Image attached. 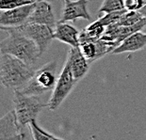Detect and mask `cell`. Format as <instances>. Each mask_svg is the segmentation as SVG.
Here are the masks:
<instances>
[{"label":"cell","mask_w":146,"mask_h":140,"mask_svg":"<svg viewBox=\"0 0 146 140\" xmlns=\"http://www.w3.org/2000/svg\"><path fill=\"white\" fill-rule=\"evenodd\" d=\"M35 2L11 10H2L0 13V26L6 27H18L25 24L33 11Z\"/></svg>","instance_id":"cell-8"},{"label":"cell","mask_w":146,"mask_h":140,"mask_svg":"<svg viewBox=\"0 0 146 140\" xmlns=\"http://www.w3.org/2000/svg\"><path fill=\"white\" fill-rule=\"evenodd\" d=\"M79 47L82 54L91 63L99 59L98 39L97 40H83L79 42Z\"/></svg>","instance_id":"cell-14"},{"label":"cell","mask_w":146,"mask_h":140,"mask_svg":"<svg viewBox=\"0 0 146 140\" xmlns=\"http://www.w3.org/2000/svg\"><path fill=\"white\" fill-rule=\"evenodd\" d=\"M126 10L123 0H104L99 9V13H110L113 11Z\"/></svg>","instance_id":"cell-17"},{"label":"cell","mask_w":146,"mask_h":140,"mask_svg":"<svg viewBox=\"0 0 146 140\" xmlns=\"http://www.w3.org/2000/svg\"><path fill=\"white\" fill-rule=\"evenodd\" d=\"M126 11L127 10H123V11H119L110 12V13H105L103 17H100L96 21H97L98 23H100L101 24H103V26H110V24L117 23Z\"/></svg>","instance_id":"cell-18"},{"label":"cell","mask_w":146,"mask_h":140,"mask_svg":"<svg viewBox=\"0 0 146 140\" xmlns=\"http://www.w3.org/2000/svg\"><path fill=\"white\" fill-rule=\"evenodd\" d=\"M66 61L69 63L74 78L77 81L81 80L88 73L91 62L82 54L79 46L71 47Z\"/></svg>","instance_id":"cell-11"},{"label":"cell","mask_w":146,"mask_h":140,"mask_svg":"<svg viewBox=\"0 0 146 140\" xmlns=\"http://www.w3.org/2000/svg\"><path fill=\"white\" fill-rule=\"evenodd\" d=\"M57 81V62L50 61L36 71L34 76L21 91L26 94L40 96L54 88Z\"/></svg>","instance_id":"cell-4"},{"label":"cell","mask_w":146,"mask_h":140,"mask_svg":"<svg viewBox=\"0 0 146 140\" xmlns=\"http://www.w3.org/2000/svg\"><path fill=\"white\" fill-rule=\"evenodd\" d=\"M49 2L50 1H36L35 7L27 23L47 24L55 27L58 22L56 21L54 11Z\"/></svg>","instance_id":"cell-10"},{"label":"cell","mask_w":146,"mask_h":140,"mask_svg":"<svg viewBox=\"0 0 146 140\" xmlns=\"http://www.w3.org/2000/svg\"><path fill=\"white\" fill-rule=\"evenodd\" d=\"M13 105L18 121L23 128H27L33 120H36L43 108L48 107V104L42 102L39 96L26 94L19 89L13 92Z\"/></svg>","instance_id":"cell-3"},{"label":"cell","mask_w":146,"mask_h":140,"mask_svg":"<svg viewBox=\"0 0 146 140\" xmlns=\"http://www.w3.org/2000/svg\"><path fill=\"white\" fill-rule=\"evenodd\" d=\"M1 29L8 33L7 38L3 40L0 44L1 55H14L26 63L34 66L42 57L36 42L15 27L1 26Z\"/></svg>","instance_id":"cell-1"},{"label":"cell","mask_w":146,"mask_h":140,"mask_svg":"<svg viewBox=\"0 0 146 140\" xmlns=\"http://www.w3.org/2000/svg\"><path fill=\"white\" fill-rule=\"evenodd\" d=\"M34 0H1L0 1V9L2 10H11L25 5L32 4Z\"/></svg>","instance_id":"cell-19"},{"label":"cell","mask_w":146,"mask_h":140,"mask_svg":"<svg viewBox=\"0 0 146 140\" xmlns=\"http://www.w3.org/2000/svg\"><path fill=\"white\" fill-rule=\"evenodd\" d=\"M146 47V33L138 32L133 33L132 35L123 40L118 47L113 50L112 54L118 55L123 53H133L139 51Z\"/></svg>","instance_id":"cell-13"},{"label":"cell","mask_w":146,"mask_h":140,"mask_svg":"<svg viewBox=\"0 0 146 140\" xmlns=\"http://www.w3.org/2000/svg\"><path fill=\"white\" fill-rule=\"evenodd\" d=\"M88 0H65L60 22H74L76 19L92 20L88 9Z\"/></svg>","instance_id":"cell-9"},{"label":"cell","mask_w":146,"mask_h":140,"mask_svg":"<svg viewBox=\"0 0 146 140\" xmlns=\"http://www.w3.org/2000/svg\"><path fill=\"white\" fill-rule=\"evenodd\" d=\"M29 138L27 135V128H23L19 121L15 111L8 112L0 120V140H23Z\"/></svg>","instance_id":"cell-7"},{"label":"cell","mask_w":146,"mask_h":140,"mask_svg":"<svg viewBox=\"0 0 146 140\" xmlns=\"http://www.w3.org/2000/svg\"><path fill=\"white\" fill-rule=\"evenodd\" d=\"M145 3V0H123V4L127 11H139Z\"/></svg>","instance_id":"cell-20"},{"label":"cell","mask_w":146,"mask_h":140,"mask_svg":"<svg viewBox=\"0 0 146 140\" xmlns=\"http://www.w3.org/2000/svg\"><path fill=\"white\" fill-rule=\"evenodd\" d=\"M139 11H141V13H142V15H143V16L146 18V3H145V5L143 6V7H142L141 10H139Z\"/></svg>","instance_id":"cell-21"},{"label":"cell","mask_w":146,"mask_h":140,"mask_svg":"<svg viewBox=\"0 0 146 140\" xmlns=\"http://www.w3.org/2000/svg\"><path fill=\"white\" fill-rule=\"evenodd\" d=\"M36 1H51V0H36Z\"/></svg>","instance_id":"cell-22"},{"label":"cell","mask_w":146,"mask_h":140,"mask_svg":"<svg viewBox=\"0 0 146 140\" xmlns=\"http://www.w3.org/2000/svg\"><path fill=\"white\" fill-rule=\"evenodd\" d=\"M0 80L5 88L21 90L35 74L34 66L26 63L14 55H1Z\"/></svg>","instance_id":"cell-2"},{"label":"cell","mask_w":146,"mask_h":140,"mask_svg":"<svg viewBox=\"0 0 146 140\" xmlns=\"http://www.w3.org/2000/svg\"><path fill=\"white\" fill-rule=\"evenodd\" d=\"M144 18L142 13L139 11H126L121 19L117 22L120 26H134L139 21H141Z\"/></svg>","instance_id":"cell-15"},{"label":"cell","mask_w":146,"mask_h":140,"mask_svg":"<svg viewBox=\"0 0 146 140\" xmlns=\"http://www.w3.org/2000/svg\"><path fill=\"white\" fill-rule=\"evenodd\" d=\"M77 82L78 81L74 78L69 63L66 61L60 73V75L58 76L57 83H56L55 88H53L50 100L48 101L49 110L55 111L58 107H60V104L73 90Z\"/></svg>","instance_id":"cell-5"},{"label":"cell","mask_w":146,"mask_h":140,"mask_svg":"<svg viewBox=\"0 0 146 140\" xmlns=\"http://www.w3.org/2000/svg\"><path fill=\"white\" fill-rule=\"evenodd\" d=\"M15 28H17L20 32L29 37L36 42L40 49L41 55L44 54L54 39L55 27L47 26V24L26 23L23 26L15 27Z\"/></svg>","instance_id":"cell-6"},{"label":"cell","mask_w":146,"mask_h":140,"mask_svg":"<svg viewBox=\"0 0 146 140\" xmlns=\"http://www.w3.org/2000/svg\"><path fill=\"white\" fill-rule=\"evenodd\" d=\"M79 32L68 22L58 21L55 26L54 39L69 44L71 47L79 46Z\"/></svg>","instance_id":"cell-12"},{"label":"cell","mask_w":146,"mask_h":140,"mask_svg":"<svg viewBox=\"0 0 146 140\" xmlns=\"http://www.w3.org/2000/svg\"><path fill=\"white\" fill-rule=\"evenodd\" d=\"M29 129L31 131V135H32V138L35 140H40V139H51V140H55V139H60V137L56 135H51L50 133L46 132L43 129H42L38 123H37L36 120H33L31 122L29 123Z\"/></svg>","instance_id":"cell-16"}]
</instances>
